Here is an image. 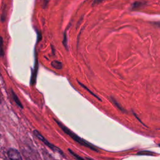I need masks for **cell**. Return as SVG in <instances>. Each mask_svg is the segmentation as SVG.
<instances>
[{
	"instance_id": "cell-7",
	"label": "cell",
	"mask_w": 160,
	"mask_h": 160,
	"mask_svg": "<svg viewBox=\"0 0 160 160\" xmlns=\"http://www.w3.org/2000/svg\"><path fill=\"white\" fill-rule=\"evenodd\" d=\"M79 84H80L81 86H82V87H83V88H84L85 89H86V91H88V92H89L90 94H92L93 96H94L96 98H97V99H98L99 101H101L100 98H99L98 96H96V94H94L92 92H91V91H90V90H89L88 88H86V86H85L84 84H82V83H81V82H79Z\"/></svg>"
},
{
	"instance_id": "cell-6",
	"label": "cell",
	"mask_w": 160,
	"mask_h": 160,
	"mask_svg": "<svg viewBox=\"0 0 160 160\" xmlns=\"http://www.w3.org/2000/svg\"><path fill=\"white\" fill-rule=\"evenodd\" d=\"M12 97H13V99H14V100L15 102L18 104V106L19 107H20V108H22V104H21V102H20V101L19 100V99H18V98L17 97L16 94H14L13 92H12Z\"/></svg>"
},
{
	"instance_id": "cell-5",
	"label": "cell",
	"mask_w": 160,
	"mask_h": 160,
	"mask_svg": "<svg viewBox=\"0 0 160 160\" xmlns=\"http://www.w3.org/2000/svg\"><path fill=\"white\" fill-rule=\"evenodd\" d=\"M68 151H69V152H70V154H72L76 159H78V160H91V159H90V158H86V159H84V158H81V156H79V155H78L77 154H76L74 151H72V150H71V149H68Z\"/></svg>"
},
{
	"instance_id": "cell-9",
	"label": "cell",
	"mask_w": 160,
	"mask_h": 160,
	"mask_svg": "<svg viewBox=\"0 0 160 160\" xmlns=\"http://www.w3.org/2000/svg\"><path fill=\"white\" fill-rule=\"evenodd\" d=\"M4 51H3V48H2V39L1 37L0 36V55L3 56Z\"/></svg>"
},
{
	"instance_id": "cell-8",
	"label": "cell",
	"mask_w": 160,
	"mask_h": 160,
	"mask_svg": "<svg viewBox=\"0 0 160 160\" xmlns=\"http://www.w3.org/2000/svg\"><path fill=\"white\" fill-rule=\"evenodd\" d=\"M139 155H153L154 152H150V151H140L138 153Z\"/></svg>"
},
{
	"instance_id": "cell-10",
	"label": "cell",
	"mask_w": 160,
	"mask_h": 160,
	"mask_svg": "<svg viewBox=\"0 0 160 160\" xmlns=\"http://www.w3.org/2000/svg\"><path fill=\"white\" fill-rule=\"evenodd\" d=\"M1 102V91H0V103Z\"/></svg>"
},
{
	"instance_id": "cell-12",
	"label": "cell",
	"mask_w": 160,
	"mask_h": 160,
	"mask_svg": "<svg viewBox=\"0 0 160 160\" xmlns=\"http://www.w3.org/2000/svg\"><path fill=\"white\" fill-rule=\"evenodd\" d=\"M159 146H160V144H159Z\"/></svg>"
},
{
	"instance_id": "cell-3",
	"label": "cell",
	"mask_w": 160,
	"mask_h": 160,
	"mask_svg": "<svg viewBox=\"0 0 160 160\" xmlns=\"http://www.w3.org/2000/svg\"><path fill=\"white\" fill-rule=\"evenodd\" d=\"M8 160H23L19 151L14 148H9L7 151Z\"/></svg>"
},
{
	"instance_id": "cell-4",
	"label": "cell",
	"mask_w": 160,
	"mask_h": 160,
	"mask_svg": "<svg viewBox=\"0 0 160 160\" xmlns=\"http://www.w3.org/2000/svg\"><path fill=\"white\" fill-rule=\"evenodd\" d=\"M51 66L57 69H61L62 67V64L60 61H54L51 62Z\"/></svg>"
},
{
	"instance_id": "cell-1",
	"label": "cell",
	"mask_w": 160,
	"mask_h": 160,
	"mask_svg": "<svg viewBox=\"0 0 160 160\" xmlns=\"http://www.w3.org/2000/svg\"><path fill=\"white\" fill-rule=\"evenodd\" d=\"M54 121L57 122V124H58V126L61 128V129L68 136H69L74 141H75L76 142L79 143V144H81V146H85L86 148H88L89 149H91V150L96 151V152H98V149H97V148L96 146H94V145H92V144H91L90 142L86 141V140L82 139L81 138H80L79 136H78L76 134H75L74 132H72L71 130H70L69 128H68L66 126H65L63 124H62L61 122H59V121H58L57 119H54Z\"/></svg>"
},
{
	"instance_id": "cell-11",
	"label": "cell",
	"mask_w": 160,
	"mask_h": 160,
	"mask_svg": "<svg viewBox=\"0 0 160 160\" xmlns=\"http://www.w3.org/2000/svg\"><path fill=\"white\" fill-rule=\"evenodd\" d=\"M1 134H0V140H1Z\"/></svg>"
},
{
	"instance_id": "cell-2",
	"label": "cell",
	"mask_w": 160,
	"mask_h": 160,
	"mask_svg": "<svg viewBox=\"0 0 160 160\" xmlns=\"http://www.w3.org/2000/svg\"><path fill=\"white\" fill-rule=\"evenodd\" d=\"M33 134L35 135L36 137H37L40 141H41L46 146H48L52 151H53L54 152L59 153V154H61L62 156H64V154L63 152L61 151V149H60L59 148H58L55 145H54L52 143H51L50 142H49L38 131L34 130L33 131Z\"/></svg>"
}]
</instances>
